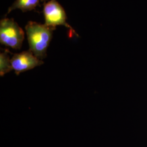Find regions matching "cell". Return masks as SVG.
<instances>
[{"mask_svg":"<svg viewBox=\"0 0 147 147\" xmlns=\"http://www.w3.org/2000/svg\"><path fill=\"white\" fill-rule=\"evenodd\" d=\"M43 64L42 59L37 57L30 50L16 53L11 58L12 69L17 75Z\"/></svg>","mask_w":147,"mask_h":147,"instance_id":"obj_4","label":"cell"},{"mask_svg":"<svg viewBox=\"0 0 147 147\" xmlns=\"http://www.w3.org/2000/svg\"><path fill=\"white\" fill-rule=\"evenodd\" d=\"M11 59L9 58L8 52L1 53L0 54V75L3 76L5 74L12 70Z\"/></svg>","mask_w":147,"mask_h":147,"instance_id":"obj_6","label":"cell"},{"mask_svg":"<svg viewBox=\"0 0 147 147\" xmlns=\"http://www.w3.org/2000/svg\"><path fill=\"white\" fill-rule=\"evenodd\" d=\"M54 30L44 24L34 21H28L25 26L30 50L40 59L47 57V48L51 41Z\"/></svg>","mask_w":147,"mask_h":147,"instance_id":"obj_1","label":"cell"},{"mask_svg":"<svg viewBox=\"0 0 147 147\" xmlns=\"http://www.w3.org/2000/svg\"><path fill=\"white\" fill-rule=\"evenodd\" d=\"M43 14L45 23L47 26L56 28L57 26H63L68 28L71 36L73 34L78 36L75 30L67 21V15L64 8L57 0H49L44 3Z\"/></svg>","mask_w":147,"mask_h":147,"instance_id":"obj_3","label":"cell"},{"mask_svg":"<svg viewBox=\"0 0 147 147\" xmlns=\"http://www.w3.org/2000/svg\"><path fill=\"white\" fill-rule=\"evenodd\" d=\"M42 1L44 0H16L9 7L6 15L16 9H20L22 12L33 11L39 5Z\"/></svg>","mask_w":147,"mask_h":147,"instance_id":"obj_5","label":"cell"},{"mask_svg":"<svg viewBox=\"0 0 147 147\" xmlns=\"http://www.w3.org/2000/svg\"><path fill=\"white\" fill-rule=\"evenodd\" d=\"M25 32L13 19L5 18L0 21V42L13 49H21Z\"/></svg>","mask_w":147,"mask_h":147,"instance_id":"obj_2","label":"cell"}]
</instances>
